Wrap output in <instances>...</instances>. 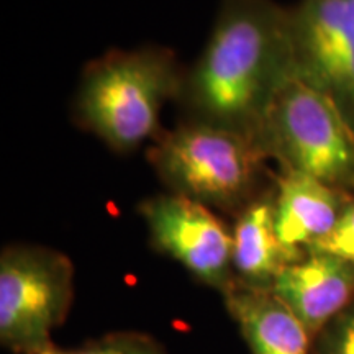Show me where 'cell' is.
<instances>
[{
    "instance_id": "1",
    "label": "cell",
    "mask_w": 354,
    "mask_h": 354,
    "mask_svg": "<svg viewBox=\"0 0 354 354\" xmlns=\"http://www.w3.org/2000/svg\"><path fill=\"white\" fill-rule=\"evenodd\" d=\"M294 76L290 10L272 0H221L184 91L196 120L259 140L274 97Z\"/></svg>"
},
{
    "instance_id": "8",
    "label": "cell",
    "mask_w": 354,
    "mask_h": 354,
    "mask_svg": "<svg viewBox=\"0 0 354 354\" xmlns=\"http://www.w3.org/2000/svg\"><path fill=\"white\" fill-rule=\"evenodd\" d=\"M271 290L312 338L354 302V264L326 253H307L287 264Z\"/></svg>"
},
{
    "instance_id": "7",
    "label": "cell",
    "mask_w": 354,
    "mask_h": 354,
    "mask_svg": "<svg viewBox=\"0 0 354 354\" xmlns=\"http://www.w3.org/2000/svg\"><path fill=\"white\" fill-rule=\"evenodd\" d=\"M154 246L192 272L203 284L225 292L233 279V232L192 198L169 194L140 205Z\"/></svg>"
},
{
    "instance_id": "10",
    "label": "cell",
    "mask_w": 354,
    "mask_h": 354,
    "mask_svg": "<svg viewBox=\"0 0 354 354\" xmlns=\"http://www.w3.org/2000/svg\"><path fill=\"white\" fill-rule=\"evenodd\" d=\"M223 295L253 354H310L312 336L271 289L233 281Z\"/></svg>"
},
{
    "instance_id": "9",
    "label": "cell",
    "mask_w": 354,
    "mask_h": 354,
    "mask_svg": "<svg viewBox=\"0 0 354 354\" xmlns=\"http://www.w3.org/2000/svg\"><path fill=\"white\" fill-rule=\"evenodd\" d=\"M346 203L343 190L315 177L284 171L276 192V232L294 263L335 228Z\"/></svg>"
},
{
    "instance_id": "14",
    "label": "cell",
    "mask_w": 354,
    "mask_h": 354,
    "mask_svg": "<svg viewBox=\"0 0 354 354\" xmlns=\"http://www.w3.org/2000/svg\"><path fill=\"white\" fill-rule=\"evenodd\" d=\"M307 253H326L338 256L354 264V198H349L338 223L323 240L308 248Z\"/></svg>"
},
{
    "instance_id": "6",
    "label": "cell",
    "mask_w": 354,
    "mask_h": 354,
    "mask_svg": "<svg viewBox=\"0 0 354 354\" xmlns=\"http://www.w3.org/2000/svg\"><path fill=\"white\" fill-rule=\"evenodd\" d=\"M295 74L336 102L354 127V0H302L290 8Z\"/></svg>"
},
{
    "instance_id": "4",
    "label": "cell",
    "mask_w": 354,
    "mask_h": 354,
    "mask_svg": "<svg viewBox=\"0 0 354 354\" xmlns=\"http://www.w3.org/2000/svg\"><path fill=\"white\" fill-rule=\"evenodd\" d=\"M259 141L284 171L354 187V127L325 92L295 74L266 113Z\"/></svg>"
},
{
    "instance_id": "13",
    "label": "cell",
    "mask_w": 354,
    "mask_h": 354,
    "mask_svg": "<svg viewBox=\"0 0 354 354\" xmlns=\"http://www.w3.org/2000/svg\"><path fill=\"white\" fill-rule=\"evenodd\" d=\"M313 354H354V302L320 330Z\"/></svg>"
},
{
    "instance_id": "2",
    "label": "cell",
    "mask_w": 354,
    "mask_h": 354,
    "mask_svg": "<svg viewBox=\"0 0 354 354\" xmlns=\"http://www.w3.org/2000/svg\"><path fill=\"white\" fill-rule=\"evenodd\" d=\"M183 88L176 56L165 48L109 51L87 66L76 113L109 148L128 153L158 131L162 107Z\"/></svg>"
},
{
    "instance_id": "11",
    "label": "cell",
    "mask_w": 354,
    "mask_h": 354,
    "mask_svg": "<svg viewBox=\"0 0 354 354\" xmlns=\"http://www.w3.org/2000/svg\"><path fill=\"white\" fill-rule=\"evenodd\" d=\"M294 263L276 232V194L243 207L233 228V271L243 284L271 289L279 272Z\"/></svg>"
},
{
    "instance_id": "12",
    "label": "cell",
    "mask_w": 354,
    "mask_h": 354,
    "mask_svg": "<svg viewBox=\"0 0 354 354\" xmlns=\"http://www.w3.org/2000/svg\"><path fill=\"white\" fill-rule=\"evenodd\" d=\"M61 354H166L154 339L138 333H118L84 344L82 348Z\"/></svg>"
},
{
    "instance_id": "15",
    "label": "cell",
    "mask_w": 354,
    "mask_h": 354,
    "mask_svg": "<svg viewBox=\"0 0 354 354\" xmlns=\"http://www.w3.org/2000/svg\"><path fill=\"white\" fill-rule=\"evenodd\" d=\"M33 354H61V353H59V349L55 348V346H53V344H51V346L44 348V349H41V351L33 353Z\"/></svg>"
},
{
    "instance_id": "3",
    "label": "cell",
    "mask_w": 354,
    "mask_h": 354,
    "mask_svg": "<svg viewBox=\"0 0 354 354\" xmlns=\"http://www.w3.org/2000/svg\"><path fill=\"white\" fill-rule=\"evenodd\" d=\"M269 154L246 133L190 122L166 133L149 161L174 194L218 209L246 207Z\"/></svg>"
},
{
    "instance_id": "5",
    "label": "cell",
    "mask_w": 354,
    "mask_h": 354,
    "mask_svg": "<svg viewBox=\"0 0 354 354\" xmlns=\"http://www.w3.org/2000/svg\"><path fill=\"white\" fill-rule=\"evenodd\" d=\"M74 266L43 246H8L0 256V342L33 354L51 346V333L68 317Z\"/></svg>"
}]
</instances>
